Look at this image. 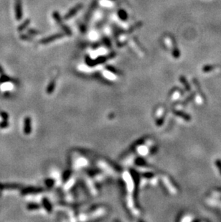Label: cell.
Returning <instances> with one entry per match:
<instances>
[{"mask_svg": "<svg viewBox=\"0 0 221 222\" xmlns=\"http://www.w3.org/2000/svg\"><path fill=\"white\" fill-rule=\"evenodd\" d=\"M174 113H175V115H177V117H181V118H182L184 120H185V121L190 122L191 120L190 116L189 114H186V113L183 112V111H174Z\"/></svg>", "mask_w": 221, "mask_h": 222, "instance_id": "cell-2", "label": "cell"}, {"mask_svg": "<svg viewBox=\"0 0 221 222\" xmlns=\"http://www.w3.org/2000/svg\"><path fill=\"white\" fill-rule=\"evenodd\" d=\"M0 74L1 75L4 74V70H3V68L1 67V66H0Z\"/></svg>", "mask_w": 221, "mask_h": 222, "instance_id": "cell-17", "label": "cell"}, {"mask_svg": "<svg viewBox=\"0 0 221 222\" xmlns=\"http://www.w3.org/2000/svg\"><path fill=\"white\" fill-rule=\"evenodd\" d=\"M216 166H217L218 169L219 170V172H220L221 175V160L220 159H218V160H216Z\"/></svg>", "mask_w": 221, "mask_h": 222, "instance_id": "cell-16", "label": "cell"}, {"mask_svg": "<svg viewBox=\"0 0 221 222\" xmlns=\"http://www.w3.org/2000/svg\"><path fill=\"white\" fill-rule=\"evenodd\" d=\"M22 12H21V3H20V0L17 1V19L21 18Z\"/></svg>", "mask_w": 221, "mask_h": 222, "instance_id": "cell-8", "label": "cell"}, {"mask_svg": "<svg viewBox=\"0 0 221 222\" xmlns=\"http://www.w3.org/2000/svg\"><path fill=\"white\" fill-rule=\"evenodd\" d=\"M80 6H78V7H76V8H75V9H73V10H72L71 12H69L68 14H67V17H66V18H69V17H70L73 16V14H74V13H76V12L78 11V9L80 8Z\"/></svg>", "mask_w": 221, "mask_h": 222, "instance_id": "cell-13", "label": "cell"}, {"mask_svg": "<svg viewBox=\"0 0 221 222\" xmlns=\"http://www.w3.org/2000/svg\"><path fill=\"white\" fill-rule=\"evenodd\" d=\"M32 132V120L29 117L25 119L24 121V133L25 135H29Z\"/></svg>", "mask_w": 221, "mask_h": 222, "instance_id": "cell-1", "label": "cell"}, {"mask_svg": "<svg viewBox=\"0 0 221 222\" xmlns=\"http://www.w3.org/2000/svg\"><path fill=\"white\" fill-rule=\"evenodd\" d=\"M179 80H180V81L182 82V83H183L184 86L185 87V90L187 91V92H190L191 91V87L190 86L189 83H188V81H187L186 78L183 77V76H181L180 79H179Z\"/></svg>", "mask_w": 221, "mask_h": 222, "instance_id": "cell-4", "label": "cell"}, {"mask_svg": "<svg viewBox=\"0 0 221 222\" xmlns=\"http://www.w3.org/2000/svg\"><path fill=\"white\" fill-rule=\"evenodd\" d=\"M27 208L28 210H35L39 209L40 206L37 204H29L27 206Z\"/></svg>", "mask_w": 221, "mask_h": 222, "instance_id": "cell-9", "label": "cell"}, {"mask_svg": "<svg viewBox=\"0 0 221 222\" xmlns=\"http://www.w3.org/2000/svg\"><path fill=\"white\" fill-rule=\"evenodd\" d=\"M215 68L216 67L213 66V65H206V66H205L203 68V71L205 72V73H208V72H210L213 70H214Z\"/></svg>", "mask_w": 221, "mask_h": 222, "instance_id": "cell-7", "label": "cell"}, {"mask_svg": "<svg viewBox=\"0 0 221 222\" xmlns=\"http://www.w3.org/2000/svg\"><path fill=\"white\" fill-rule=\"evenodd\" d=\"M10 81V79L8 76H5V75H1V78H0V83H5V82H8Z\"/></svg>", "mask_w": 221, "mask_h": 222, "instance_id": "cell-11", "label": "cell"}, {"mask_svg": "<svg viewBox=\"0 0 221 222\" xmlns=\"http://www.w3.org/2000/svg\"><path fill=\"white\" fill-rule=\"evenodd\" d=\"M8 127H9L8 120H3V121H1V122H0V128L4 129V128H7Z\"/></svg>", "mask_w": 221, "mask_h": 222, "instance_id": "cell-12", "label": "cell"}, {"mask_svg": "<svg viewBox=\"0 0 221 222\" xmlns=\"http://www.w3.org/2000/svg\"><path fill=\"white\" fill-rule=\"evenodd\" d=\"M42 203H43V206L45 208V209L47 210V211H48V212H50L51 209H52V207H51V205L50 204L49 201H48L47 198H45L42 200Z\"/></svg>", "mask_w": 221, "mask_h": 222, "instance_id": "cell-5", "label": "cell"}, {"mask_svg": "<svg viewBox=\"0 0 221 222\" xmlns=\"http://www.w3.org/2000/svg\"><path fill=\"white\" fill-rule=\"evenodd\" d=\"M119 16H120V17L122 20H126V19L127 18L126 13L125 12V11H123V10H121V11L119 12Z\"/></svg>", "mask_w": 221, "mask_h": 222, "instance_id": "cell-14", "label": "cell"}, {"mask_svg": "<svg viewBox=\"0 0 221 222\" xmlns=\"http://www.w3.org/2000/svg\"><path fill=\"white\" fill-rule=\"evenodd\" d=\"M54 88H55V82L53 81L51 82L50 84L49 85V86L47 89V93L48 94H51L54 90Z\"/></svg>", "mask_w": 221, "mask_h": 222, "instance_id": "cell-10", "label": "cell"}, {"mask_svg": "<svg viewBox=\"0 0 221 222\" xmlns=\"http://www.w3.org/2000/svg\"><path fill=\"white\" fill-rule=\"evenodd\" d=\"M42 189H35V188H27V189H24L22 191L21 193L22 195H27V194L33 193H38L42 191Z\"/></svg>", "mask_w": 221, "mask_h": 222, "instance_id": "cell-3", "label": "cell"}, {"mask_svg": "<svg viewBox=\"0 0 221 222\" xmlns=\"http://www.w3.org/2000/svg\"><path fill=\"white\" fill-rule=\"evenodd\" d=\"M0 117H1L4 120H8L9 119L8 114L4 112V111H1V112H0Z\"/></svg>", "mask_w": 221, "mask_h": 222, "instance_id": "cell-15", "label": "cell"}, {"mask_svg": "<svg viewBox=\"0 0 221 222\" xmlns=\"http://www.w3.org/2000/svg\"><path fill=\"white\" fill-rule=\"evenodd\" d=\"M19 186L17 185H1L0 184V189H17Z\"/></svg>", "mask_w": 221, "mask_h": 222, "instance_id": "cell-6", "label": "cell"}]
</instances>
